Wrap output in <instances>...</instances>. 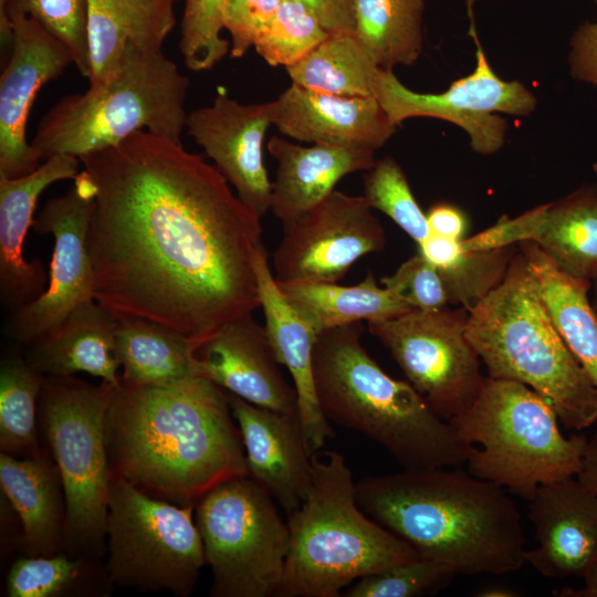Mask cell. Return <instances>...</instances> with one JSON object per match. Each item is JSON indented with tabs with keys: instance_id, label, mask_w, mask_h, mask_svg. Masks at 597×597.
Returning a JSON list of instances; mask_svg holds the SVG:
<instances>
[{
	"instance_id": "cell-7",
	"label": "cell",
	"mask_w": 597,
	"mask_h": 597,
	"mask_svg": "<svg viewBox=\"0 0 597 597\" xmlns=\"http://www.w3.org/2000/svg\"><path fill=\"white\" fill-rule=\"evenodd\" d=\"M189 80L161 51L126 48L115 72L83 93L65 95L40 121L31 146L42 161L81 157L149 130L181 143Z\"/></svg>"
},
{
	"instance_id": "cell-48",
	"label": "cell",
	"mask_w": 597,
	"mask_h": 597,
	"mask_svg": "<svg viewBox=\"0 0 597 597\" xmlns=\"http://www.w3.org/2000/svg\"><path fill=\"white\" fill-rule=\"evenodd\" d=\"M579 588L564 587L557 591L558 597H597V561L582 578Z\"/></svg>"
},
{
	"instance_id": "cell-24",
	"label": "cell",
	"mask_w": 597,
	"mask_h": 597,
	"mask_svg": "<svg viewBox=\"0 0 597 597\" xmlns=\"http://www.w3.org/2000/svg\"><path fill=\"white\" fill-rule=\"evenodd\" d=\"M254 269L260 307L276 360L290 371L297 398L301 427L310 452L321 450L334 436L316 395L313 378V349L317 333L295 312L281 292L263 244L256 250Z\"/></svg>"
},
{
	"instance_id": "cell-20",
	"label": "cell",
	"mask_w": 597,
	"mask_h": 597,
	"mask_svg": "<svg viewBox=\"0 0 597 597\" xmlns=\"http://www.w3.org/2000/svg\"><path fill=\"white\" fill-rule=\"evenodd\" d=\"M527 501L535 545L525 563L547 578H583L597 561V494L569 476L540 485Z\"/></svg>"
},
{
	"instance_id": "cell-43",
	"label": "cell",
	"mask_w": 597,
	"mask_h": 597,
	"mask_svg": "<svg viewBox=\"0 0 597 597\" xmlns=\"http://www.w3.org/2000/svg\"><path fill=\"white\" fill-rule=\"evenodd\" d=\"M282 0H229L224 29L231 35L230 54L242 57L268 29Z\"/></svg>"
},
{
	"instance_id": "cell-44",
	"label": "cell",
	"mask_w": 597,
	"mask_h": 597,
	"mask_svg": "<svg viewBox=\"0 0 597 597\" xmlns=\"http://www.w3.org/2000/svg\"><path fill=\"white\" fill-rule=\"evenodd\" d=\"M568 45L570 76L597 88V17L580 23L570 35Z\"/></svg>"
},
{
	"instance_id": "cell-28",
	"label": "cell",
	"mask_w": 597,
	"mask_h": 597,
	"mask_svg": "<svg viewBox=\"0 0 597 597\" xmlns=\"http://www.w3.org/2000/svg\"><path fill=\"white\" fill-rule=\"evenodd\" d=\"M177 0H87L90 85L108 78L127 46L161 51L176 23Z\"/></svg>"
},
{
	"instance_id": "cell-5",
	"label": "cell",
	"mask_w": 597,
	"mask_h": 597,
	"mask_svg": "<svg viewBox=\"0 0 597 597\" xmlns=\"http://www.w3.org/2000/svg\"><path fill=\"white\" fill-rule=\"evenodd\" d=\"M465 335L488 377L534 389L565 428L580 431L597 421V390L556 328L519 248L503 281L468 311Z\"/></svg>"
},
{
	"instance_id": "cell-36",
	"label": "cell",
	"mask_w": 597,
	"mask_h": 597,
	"mask_svg": "<svg viewBox=\"0 0 597 597\" xmlns=\"http://www.w3.org/2000/svg\"><path fill=\"white\" fill-rule=\"evenodd\" d=\"M94 559L70 553L27 555L12 564L7 594L10 597H59L86 593L96 574Z\"/></svg>"
},
{
	"instance_id": "cell-9",
	"label": "cell",
	"mask_w": 597,
	"mask_h": 597,
	"mask_svg": "<svg viewBox=\"0 0 597 597\" xmlns=\"http://www.w3.org/2000/svg\"><path fill=\"white\" fill-rule=\"evenodd\" d=\"M119 387V386H118ZM117 387L73 376H45L41 421L65 498V548L98 557L106 540L109 485L105 419Z\"/></svg>"
},
{
	"instance_id": "cell-19",
	"label": "cell",
	"mask_w": 597,
	"mask_h": 597,
	"mask_svg": "<svg viewBox=\"0 0 597 597\" xmlns=\"http://www.w3.org/2000/svg\"><path fill=\"white\" fill-rule=\"evenodd\" d=\"M195 375L255 406L297 416V398L284 379L266 329L252 313L191 339Z\"/></svg>"
},
{
	"instance_id": "cell-47",
	"label": "cell",
	"mask_w": 597,
	"mask_h": 597,
	"mask_svg": "<svg viewBox=\"0 0 597 597\" xmlns=\"http://www.w3.org/2000/svg\"><path fill=\"white\" fill-rule=\"evenodd\" d=\"M576 478L597 494V431L587 440L583 462Z\"/></svg>"
},
{
	"instance_id": "cell-17",
	"label": "cell",
	"mask_w": 597,
	"mask_h": 597,
	"mask_svg": "<svg viewBox=\"0 0 597 597\" xmlns=\"http://www.w3.org/2000/svg\"><path fill=\"white\" fill-rule=\"evenodd\" d=\"M534 243L562 272L590 282L597 275V181L460 241L468 250Z\"/></svg>"
},
{
	"instance_id": "cell-40",
	"label": "cell",
	"mask_w": 597,
	"mask_h": 597,
	"mask_svg": "<svg viewBox=\"0 0 597 597\" xmlns=\"http://www.w3.org/2000/svg\"><path fill=\"white\" fill-rule=\"evenodd\" d=\"M228 2L185 0L179 51L189 70H210L230 51L229 42L221 36Z\"/></svg>"
},
{
	"instance_id": "cell-10",
	"label": "cell",
	"mask_w": 597,
	"mask_h": 597,
	"mask_svg": "<svg viewBox=\"0 0 597 597\" xmlns=\"http://www.w3.org/2000/svg\"><path fill=\"white\" fill-rule=\"evenodd\" d=\"M193 509L149 495L112 473L106 523L111 583L190 595L207 564Z\"/></svg>"
},
{
	"instance_id": "cell-49",
	"label": "cell",
	"mask_w": 597,
	"mask_h": 597,
	"mask_svg": "<svg viewBox=\"0 0 597 597\" xmlns=\"http://www.w3.org/2000/svg\"><path fill=\"white\" fill-rule=\"evenodd\" d=\"M475 596L478 597H516L520 596V594L506 586H488L483 587L482 589L478 590Z\"/></svg>"
},
{
	"instance_id": "cell-13",
	"label": "cell",
	"mask_w": 597,
	"mask_h": 597,
	"mask_svg": "<svg viewBox=\"0 0 597 597\" xmlns=\"http://www.w3.org/2000/svg\"><path fill=\"white\" fill-rule=\"evenodd\" d=\"M475 65L471 73L453 81L440 93L408 88L392 70L381 69L375 97L390 122L398 127L413 117L449 122L469 137L471 149L480 155L498 153L505 144L509 123L499 113L530 116L537 98L522 82L501 78L492 69L478 35Z\"/></svg>"
},
{
	"instance_id": "cell-50",
	"label": "cell",
	"mask_w": 597,
	"mask_h": 597,
	"mask_svg": "<svg viewBox=\"0 0 597 597\" xmlns=\"http://www.w3.org/2000/svg\"><path fill=\"white\" fill-rule=\"evenodd\" d=\"M589 303L597 320V275L590 281Z\"/></svg>"
},
{
	"instance_id": "cell-38",
	"label": "cell",
	"mask_w": 597,
	"mask_h": 597,
	"mask_svg": "<svg viewBox=\"0 0 597 597\" xmlns=\"http://www.w3.org/2000/svg\"><path fill=\"white\" fill-rule=\"evenodd\" d=\"M363 197L368 205L389 217L419 244L431 232L400 165L390 156L376 159L365 171Z\"/></svg>"
},
{
	"instance_id": "cell-25",
	"label": "cell",
	"mask_w": 597,
	"mask_h": 597,
	"mask_svg": "<svg viewBox=\"0 0 597 597\" xmlns=\"http://www.w3.org/2000/svg\"><path fill=\"white\" fill-rule=\"evenodd\" d=\"M276 160L270 210L283 228L323 201L345 176L368 170L374 150L313 144L301 146L273 136L266 145Z\"/></svg>"
},
{
	"instance_id": "cell-18",
	"label": "cell",
	"mask_w": 597,
	"mask_h": 597,
	"mask_svg": "<svg viewBox=\"0 0 597 597\" xmlns=\"http://www.w3.org/2000/svg\"><path fill=\"white\" fill-rule=\"evenodd\" d=\"M271 109V102L242 104L218 87L212 103L189 112L186 119L187 133L260 219L271 205L272 182L263 158Z\"/></svg>"
},
{
	"instance_id": "cell-52",
	"label": "cell",
	"mask_w": 597,
	"mask_h": 597,
	"mask_svg": "<svg viewBox=\"0 0 597 597\" xmlns=\"http://www.w3.org/2000/svg\"><path fill=\"white\" fill-rule=\"evenodd\" d=\"M594 2L597 4V0H594Z\"/></svg>"
},
{
	"instance_id": "cell-41",
	"label": "cell",
	"mask_w": 597,
	"mask_h": 597,
	"mask_svg": "<svg viewBox=\"0 0 597 597\" xmlns=\"http://www.w3.org/2000/svg\"><path fill=\"white\" fill-rule=\"evenodd\" d=\"M457 575L430 559L398 564L357 579L346 589V597H420L446 589Z\"/></svg>"
},
{
	"instance_id": "cell-37",
	"label": "cell",
	"mask_w": 597,
	"mask_h": 597,
	"mask_svg": "<svg viewBox=\"0 0 597 597\" xmlns=\"http://www.w3.org/2000/svg\"><path fill=\"white\" fill-rule=\"evenodd\" d=\"M329 35L304 3L282 0L268 29L253 48L271 66L286 69L303 60Z\"/></svg>"
},
{
	"instance_id": "cell-2",
	"label": "cell",
	"mask_w": 597,
	"mask_h": 597,
	"mask_svg": "<svg viewBox=\"0 0 597 597\" xmlns=\"http://www.w3.org/2000/svg\"><path fill=\"white\" fill-rule=\"evenodd\" d=\"M105 437L113 474L175 504L196 505L217 485L249 475L227 394L202 377L167 385L121 379Z\"/></svg>"
},
{
	"instance_id": "cell-14",
	"label": "cell",
	"mask_w": 597,
	"mask_h": 597,
	"mask_svg": "<svg viewBox=\"0 0 597 597\" xmlns=\"http://www.w3.org/2000/svg\"><path fill=\"white\" fill-rule=\"evenodd\" d=\"M363 196L334 190L283 228L273 254L279 283H337L362 256L381 251L386 233Z\"/></svg>"
},
{
	"instance_id": "cell-15",
	"label": "cell",
	"mask_w": 597,
	"mask_h": 597,
	"mask_svg": "<svg viewBox=\"0 0 597 597\" xmlns=\"http://www.w3.org/2000/svg\"><path fill=\"white\" fill-rule=\"evenodd\" d=\"M92 208L93 199L81 196L73 185L63 196L49 199L34 219V230L54 239L49 285L36 300L10 312L6 331L15 342L32 343L78 304L94 298L87 244Z\"/></svg>"
},
{
	"instance_id": "cell-51",
	"label": "cell",
	"mask_w": 597,
	"mask_h": 597,
	"mask_svg": "<svg viewBox=\"0 0 597 597\" xmlns=\"http://www.w3.org/2000/svg\"><path fill=\"white\" fill-rule=\"evenodd\" d=\"M593 171L597 178V161L593 164Z\"/></svg>"
},
{
	"instance_id": "cell-39",
	"label": "cell",
	"mask_w": 597,
	"mask_h": 597,
	"mask_svg": "<svg viewBox=\"0 0 597 597\" xmlns=\"http://www.w3.org/2000/svg\"><path fill=\"white\" fill-rule=\"evenodd\" d=\"M0 13L39 22L70 49L82 76L90 77L87 0H0Z\"/></svg>"
},
{
	"instance_id": "cell-6",
	"label": "cell",
	"mask_w": 597,
	"mask_h": 597,
	"mask_svg": "<svg viewBox=\"0 0 597 597\" xmlns=\"http://www.w3.org/2000/svg\"><path fill=\"white\" fill-rule=\"evenodd\" d=\"M287 526L276 597H338L359 578L419 557L360 509L352 471L335 450L312 454L311 491Z\"/></svg>"
},
{
	"instance_id": "cell-31",
	"label": "cell",
	"mask_w": 597,
	"mask_h": 597,
	"mask_svg": "<svg viewBox=\"0 0 597 597\" xmlns=\"http://www.w3.org/2000/svg\"><path fill=\"white\" fill-rule=\"evenodd\" d=\"M192 342L159 323L123 316L116 323V354L123 381L167 385L196 376Z\"/></svg>"
},
{
	"instance_id": "cell-32",
	"label": "cell",
	"mask_w": 597,
	"mask_h": 597,
	"mask_svg": "<svg viewBox=\"0 0 597 597\" xmlns=\"http://www.w3.org/2000/svg\"><path fill=\"white\" fill-rule=\"evenodd\" d=\"M381 69L353 32L331 34L286 72L293 84L312 91L375 97Z\"/></svg>"
},
{
	"instance_id": "cell-23",
	"label": "cell",
	"mask_w": 597,
	"mask_h": 597,
	"mask_svg": "<svg viewBox=\"0 0 597 597\" xmlns=\"http://www.w3.org/2000/svg\"><path fill=\"white\" fill-rule=\"evenodd\" d=\"M80 163L78 157L57 154L25 176H0V298L10 312L46 290L42 261L24 259V239L42 191L55 181L75 179Z\"/></svg>"
},
{
	"instance_id": "cell-33",
	"label": "cell",
	"mask_w": 597,
	"mask_h": 597,
	"mask_svg": "<svg viewBox=\"0 0 597 597\" xmlns=\"http://www.w3.org/2000/svg\"><path fill=\"white\" fill-rule=\"evenodd\" d=\"M355 34L383 69L410 66L423 50L425 0H354Z\"/></svg>"
},
{
	"instance_id": "cell-11",
	"label": "cell",
	"mask_w": 597,
	"mask_h": 597,
	"mask_svg": "<svg viewBox=\"0 0 597 597\" xmlns=\"http://www.w3.org/2000/svg\"><path fill=\"white\" fill-rule=\"evenodd\" d=\"M275 503L250 475L217 485L196 503L211 596L276 597L290 532Z\"/></svg>"
},
{
	"instance_id": "cell-42",
	"label": "cell",
	"mask_w": 597,
	"mask_h": 597,
	"mask_svg": "<svg viewBox=\"0 0 597 597\" xmlns=\"http://www.w3.org/2000/svg\"><path fill=\"white\" fill-rule=\"evenodd\" d=\"M380 283L411 310L436 311L449 305L439 272L419 252L404 261L392 274L381 277Z\"/></svg>"
},
{
	"instance_id": "cell-8",
	"label": "cell",
	"mask_w": 597,
	"mask_h": 597,
	"mask_svg": "<svg viewBox=\"0 0 597 597\" xmlns=\"http://www.w3.org/2000/svg\"><path fill=\"white\" fill-rule=\"evenodd\" d=\"M449 421L472 446L468 471L525 500L544 483L576 476L588 440L566 437L552 402L534 389L488 376L471 406Z\"/></svg>"
},
{
	"instance_id": "cell-34",
	"label": "cell",
	"mask_w": 597,
	"mask_h": 597,
	"mask_svg": "<svg viewBox=\"0 0 597 597\" xmlns=\"http://www.w3.org/2000/svg\"><path fill=\"white\" fill-rule=\"evenodd\" d=\"M418 250L439 272L449 304L469 311L503 281L517 245L468 250L460 241L430 234Z\"/></svg>"
},
{
	"instance_id": "cell-21",
	"label": "cell",
	"mask_w": 597,
	"mask_h": 597,
	"mask_svg": "<svg viewBox=\"0 0 597 597\" xmlns=\"http://www.w3.org/2000/svg\"><path fill=\"white\" fill-rule=\"evenodd\" d=\"M226 394L242 438L249 475L291 514L312 488V453L298 417Z\"/></svg>"
},
{
	"instance_id": "cell-27",
	"label": "cell",
	"mask_w": 597,
	"mask_h": 597,
	"mask_svg": "<svg viewBox=\"0 0 597 597\" xmlns=\"http://www.w3.org/2000/svg\"><path fill=\"white\" fill-rule=\"evenodd\" d=\"M0 485L20 520L25 555H53L65 548L66 507L56 464L41 452L28 458L1 452Z\"/></svg>"
},
{
	"instance_id": "cell-46",
	"label": "cell",
	"mask_w": 597,
	"mask_h": 597,
	"mask_svg": "<svg viewBox=\"0 0 597 597\" xmlns=\"http://www.w3.org/2000/svg\"><path fill=\"white\" fill-rule=\"evenodd\" d=\"M431 234L450 240L461 241L468 230V218L457 206L449 202H437L426 213Z\"/></svg>"
},
{
	"instance_id": "cell-26",
	"label": "cell",
	"mask_w": 597,
	"mask_h": 597,
	"mask_svg": "<svg viewBox=\"0 0 597 597\" xmlns=\"http://www.w3.org/2000/svg\"><path fill=\"white\" fill-rule=\"evenodd\" d=\"M117 317L95 298L82 302L55 327L28 344L27 360L44 376L87 373L116 387Z\"/></svg>"
},
{
	"instance_id": "cell-29",
	"label": "cell",
	"mask_w": 597,
	"mask_h": 597,
	"mask_svg": "<svg viewBox=\"0 0 597 597\" xmlns=\"http://www.w3.org/2000/svg\"><path fill=\"white\" fill-rule=\"evenodd\" d=\"M277 285L289 304L317 335L353 323L392 318L412 311L392 291L379 286L371 271L352 286L315 282H277Z\"/></svg>"
},
{
	"instance_id": "cell-3",
	"label": "cell",
	"mask_w": 597,
	"mask_h": 597,
	"mask_svg": "<svg viewBox=\"0 0 597 597\" xmlns=\"http://www.w3.org/2000/svg\"><path fill=\"white\" fill-rule=\"evenodd\" d=\"M356 498L419 557L457 576L504 575L525 564L524 527L507 491L459 467L366 478Z\"/></svg>"
},
{
	"instance_id": "cell-30",
	"label": "cell",
	"mask_w": 597,
	"mask_h": 597,
	"mask_svg": "<svg viewBox=\"0 0 597 597\" xmlns=\"http://www.w3.org/2000/svg\"><path fill=\"white\" fill-rule=\"evenodd\" d=\"M516 245L538 281L556 328L597 390V320L589 303L590 282L558 270L530 241Z\"/></svg>"
},
{
	"instance_id": "cell-35",
	"label": "cell",
	"mask_w": 597,
	"mask_h": 597,
	"mask_svg": "<svg viewBox=\"0 0 597 597\" xmlns=\"http://www.w3.org/2000/svg\"><path fill=\"white\" fill-rule=\"evenodd\" d=\"M45 376L25 357L8 355L0 367V450L18 458L40 453L36 407Z\"/></svg>"
},
{
	"instance_id": "cell-4",
	"label": "cell",
	"mask_w": 597,
	"mask_h": 597,
	"mask_svg": "<svg viewBox=\"0 0 597 597\" xmlns=\"http://www.w3.org/2000/svg\"><path fill=\"white\" fill-rule=\"evenodd\" d=\"M363 332L358 322L316 338L313 378L326 419L378 443L405 470L464 464L472 446L407 380L383 370L364 348Z\"/></svg>"
},
{
	"instance_id": "cell-1",
	"label": "cell",
	"mask_w": 597,
	"mask_h": 597,
	"mask_svg": "<svg viewBox=\"0 0 597 597\" xmlns=\"http://www.w3.org/2000/svg\"><path fill=\"white\" fill-rule=\"evenodd\" d=\"M80 160L93 191L87 244L101 305L190 339L260 307L261 219L214 166L149 130Z\"/></svg>"
},
{
	"instance_id": "cell-12",
	"label": "cell",
	"mask_w": 597,
	"mask_h": 597,
	"mask_svg": "<svg viewBox=\"0 0 597 597\" xmlns=\"http://www.w3.org/2000/svg\"><path fill=\"white\" fill-rule=\"evenodd\" d=\"M468 310H412L368 322V332L391 354L407 381L449 420L471 406L485 377L465 335Z\"/></svg>"
},
{
	"instance_id": "cell-22",
	"label": "cell",
	"mask_w": 597,
	"mask_h": 597,
	"mask_svg": "<svg viewBox=\"0 0 597 597\" xmlns=\"http://www.w3.org/2000/svg\"><path fill=\"white\" fill-rule=\"evenodd\" d=\"M271 104L272 125L300 142L376 151L397 129L374 96H338L292 83Z\"/></svg>"
},
{
	"instance_id": "cell-45",
	"label": "cell",
	"mask_w": 597,
	"mask_h": 597,
	"mask_svg": "<svg viewBox=\"0 0 597 597\" xmlns=\"http://www.w3.org/2000/svg\"><path fill=\"white\" fill-rule=\"evenodd\" d=\"M308 7L331 34L355 32L354 0H297Z\"/></svg>"
},
{
	"instance_id": "cell-16",
	"label": "cell",
	"mask_w": 597,
	"mask_h": 597,
	"mask_svg": "<svg viewBox=\"0 0 597 597\" xmlns=\"http://www.w3.org/2000/svg\"><path fill=\"white\" fill-rule=\"evenodd\" d=\"M7 17L12 43L0 76V176L17 178L41 165L25 133L35 96L44 84L74 64V57L35 20L21 14Z\"/></svg>"
}]
</instances>
